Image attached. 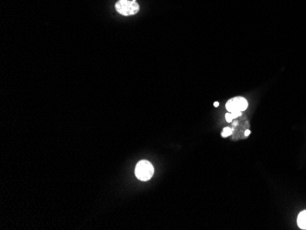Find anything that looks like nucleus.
<instances>
[{
    "mask_svg": "<svg viewBox=\"0 0 306 230\" xmlns=\"http://www.w3.org/2000/svg\"><path fill=\"white\" fill-rule=\"evenodd\" d=\"M232 133L233 130L231 129V128H230V127H225V128L223 129L222 137L226 138V137L230 136Z\"/></svg>",
    "mask_w": 306,
    "mask_h": 230,
    "instance_id": "nucleus-5",
    "label": "nucleus"
},
{
    "mask_svg": "<svg viewBox=\"0 0 306 230\" xmlns=\"http://www.w3.org/2000/svg\"><path fill=\"white\" fill-rule=\"evenodd\" d=\"M213 106H215L216 108H218V106H219V103H218V102H215V103H213Z\"/></svg>",
    "mask_w": 306,
    "mask_h": 230,
    "instance_id": "nucleus-9",
    "label": "nucleus"
},
{
    "mask_svg": "<svg viewBox=\"0 0 306 230\" xmlns=\"http://www.w3.org/2000/svg\"><path fill=\"white\" fill-rule=\"evenodd\" d=\"M153 174H154V167L149 161L143 160L138 162L135 169V175L137 178L140 181L147 182L151 179Z\"/></svg>",
    "mask_w": 306,
    "mask_h": 230,
    "instance_id": "nucleus-1",
    "label": "nucleus"
},
{
    "mask_svg": "<svg viewBox=\"0 0 306 230\" xmlns=\"http://www.w3.org/2000/svg\"><path fill=\"white\" fill-rule=\"evenodd\" d=\"M133 1H137V0H133Z\"/></svg>",
    "mask_w": 306,
    "mask_h": 230,
    "instance_id": "nucleus-10",
    "label": "nucleus"
},
{
    "mask_svg": "<svg viewBox=\"0 0 306 230\" xmlns=\"http://www.w3.org/2000/svg\"><path fill=\"white\" fill-rule=\"evenodd\" d=\"M250 134H251V132H250V130H246V132H245V136L248 137Z\"/></svg>",
    "mask_w": 306,
    "mask_h": 230,
    "instance_id": "nucleus-8",
    "label": "nucleus"
},
{
    "mask_svg": "<svg viewBox=\"0 0 306 230\" xmlns=\"http://www.w3.org/2000/svg\"><path fill=\"white\" fill-rule=\"evenodd\" d=\"M230 113H231V116H232L233 119H234V118H238V117H240L242 115V112H240V111H235V112Z\"/></svg>",
    "mask_w": 306,
    "mask_h": 230,
    "instance_id": "nucleus-6",
    "label": "nucleus"
},
{
    "mask_svg": "<svg viewBox=\"0 0 306 230\" xmlns=\"http://www.w3.org/2000/svg\"><path fill=\"white\" fill-rule=\"evenodd\" d=\"M297 224L301 229H306V210L301 211L298 218H297Z\"/></svg>",
    "mask_w": 306,
    "mask_h": 230,
    "instance_id": "nucleus-4",
    "label": "nucleus"
},
{
    "mask_svg": "<svg viewBox=\"0 0 306 230\" xmlns=\"http://www.w3.org/2000/svg\"><path fill=\"white\" fill-rule=\"evenodd\" d=\"M248 107H249V103H248L247 99L242 96H237V97L230 99L226 105L227 111H229V112H235V111L243 112L246 110Z\"/></svg>",
    "mask_w": 306,
    "mask_h": 230,
    "instance_id": "nucleus-3",
    "label": "nucleus"
},
{
    "mask_svg": "<svg viewBox=\"0 0 306 230\" xmlns=\"http://www.w3.org/2000/svg\"><path fill=\"white\" fill-rule=\"evenodd\" d=\"M226 120H227V122H231L233 120L232 116H231V113H227L226 114Z\"/></svg>",
    "mask_w": 306,
    "mask_h": 230,
    "instance_id": "nucleus-7",
    "label": "nucleus"
},
{
    "mask_svg": "<svg viewBox=\"0 0 306 230\" xmlns=\"http://www.w3.org/2000/svg\"><path fill=\"white\" fill-rule=\"evenodd\" d=\"M115 8L119 14L126 17L137 14L139 11V4L133 0H119L116 2Z\"/></svg>",
    "mask_w": 306,
    "mask_h": 230,
    "instance_id": "nucleus-2",
    "label": "nucleus"
}]
</instances>
